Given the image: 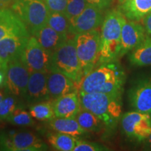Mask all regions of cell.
<instances>
[{
	"mask_svg": "<svg viewBox=\"0 0 151 151\" xmlns=\"http://www.w3.org/2000/svg\"><path fill=\"white\" fill-rule=\"evenodd\" d=\"M49 125L58 132L67 134L75 137L83 136L87 131L81 127L76 118H54L50 120Z\"/></svg>",
	"mask_w": 151,
	"mask_h": 151,
	"instance_id": "7402d4cb",
	"label": "cell"
},
{
	"mask_svg": "<svg viewBox=\"0 0 151 151\" xmlns=\"http://www.w3.org/2000/svg\"><path fill=\"white\" fill-rule=\"evenodd\" d=\"M6 120L14 125L22 127H29L35 124V120L29 112L24 111L20 106L11 113Z\"/></svg>",
	"mask_w": 151,
	"mask_h": 151,
	"instance_id": "4316f807",
	"label": "cell"
},
{
	"mask_svg": "<svg viewBox=\"0 0 151 151\" xmlns=\"http://www.w3.org/2000/svg\"><path fill=\"white\" fill-rule=\"evenodd\" d=\"M50 11L65 13L68 0H43Z\"/></svg>",
	"mask_w": 151,
	"mask_h": 151,
	"instance_id": "4dcf8cb0",
	"label": "cell"
},
{
	"mask_svg": "<svg viewBox=\"0 0 151 151\" xmlns=\"http://www.w3.org/2000/svg\"><path fill=\"white\" fill-rule=\"evenodd\" d=\"M52 52L43 48L35 36H30L21 55V60L29 73L48 72L51 67Z\"/></svg>",
	"mask_w": 151,
	"mask_h": 151,
	"instance_id": "52a82bcc",
	"label": "cell"
},
{
	"mask_svg": "<svg viewBox=\"0 0 151 151\" xmlns=\"http://www.w3.org/2000/svg\"><path fill=\"white\" fill-rule=\"evenodd\" d=\"M47 86L50 99L78 90L76 84L70 78L60 71L50 70L47 76Z\"/></svg>",
	"mask_w": 151,
	"mask_h": 151,
	"instance_id": "e0dca14e",
	"label": "cell"
},
{
	"mask_svg": "<svg viewBox=\"0 0 151 151\" xmlns=\"http://www.w3.org/2000/svg\"><path fill=\"white\" fill-rule=\"evenodd\" d=\"M4 81V75L3 72H0V86L3 83Z\"/></svg>",
	"mask_w": 151,
	"mask_h": 151,
	"instance_id": "d590c367",
	"label": "cell"
},
{
	"mask_svg": "<svg viewBox=\"0 0 151 151\" xmlns=\"http://www.w3.org/2000/svg\"><path fill=\"white\" fill-rule=\"evenodd\" d=\"M86 1L90 4L95 6L104 11L111 6L113 0H86Z\"/></svg>",
	"mask_w": 151,
	"mask_h": 151,
	"instance_id": "1f68e13d",
	"label": "cell"
},
{
	"mask_svg": "<svg viewBox=\"0 0 151 151\" xmlns=\"http://www.w3.org/2000/svg\"><path fill=\"white\" fill-rule=\"evenodd\" d=\"M29 38L9 35L0 40V64L2 72L5 71L9 62L21 58Z\"/></svg>",
	"mask_w": 151,
	"mask_h": 151,
	"instance_id": "5bb4252c",
	"label": "cell"
},
{
	"mask_svg": "<svg viewBox=\"0 0 151 151\" xmlns=\"http://www.w3.org/2000/svg\"><path fill=\"white\" fill-rule=\"evenodd\" d=\"M15 0H0V8H6L14 3Z\"/></svg>",
	"mask_w": 151,
	"mask_h": 151,
	"instance_id": "836d02e7",
	"label": "cell"
},
{
	"mask_svg": "<svg viewBox=\"0 0 151 151\" xmlns=\"http://www.w3.org/2000/svg\"><path fill=\"white\" fill-rule=\"evenodd\" d=\"M146 36V30L142 24L138 21L127 19L122 28L119 58L131 52L144 40Z\"/></svg>",
	"mask_w": 151,
	"mask_h": 151,
	"instance_id": "7c38bea8",
	"label": "cell"
},
{
	"mask_svg": "<svg viewBox=\"0 0 151 151\" xmlns=\"http://www.w3.org/2000/svg\"><path fill=\"white\" fill-rule=\"evenodd\" d=\"M128 59L130 64L135 67L151 65V36L147 35L140 44L129 52Z\"/></svg>",
	"mask_w": 151,
	"mask_h": 151,
	"instance_id": "44dd1931",
	"label": "cell"
},
{
	"mask_svg": "<svg viewBox=\"0 0 151 151\" xmlns=\"http://www.w3.org/2000/svg\"><path fill=\"white\" fill-rule=\"evenodd\" d=\"M125 1L126 0H119V2H120V4H122L124 3Z\"/></svg>",
	"mask_w": 151,
	"mask_h": 151,
	"instance_id": "74e56055",
	"label": "cell"
},
{
	"mask_svg": "<svg viewBox=\"0 0 151 151\" xmlns=\"http://www.w3.org/2000/svg\"><path fill=\"white\" fill-rule=\"evenodd\" d=\"M6 97L5 96V94L4 93V92L1 91V90H0V102H1V101H2L4 98Z\"/></svg>",
	"mask_w": 151,
	"mask_h": 151,
	"instance_id": "8d00e7d4",
	"label": "cell"
},
{
	"mask_svg": "<svg viewBox=\"0 0 151 151\" xmlns=\"http://www.w3.org/2000/svg\"><path fill=\"white\" fill-rule=\"evenodd\" d=\"M141 21V24H143V27L146 30L147 35L151 36V13L144 17Z\"/></svg>",
	"mask_w": 151,
	"mask_h": 151,
	"instance_id": "d6a6232c",
	"label": "cell"
},
{
	"mask_svg": "<svg viewBox=\"0 0 151 151\" xmlns=\"http://www.w3.org/2000/svg\"><path fill=\"white\" fill-rule=\"evenodd\" d=\"M122 131L127 137L138 141H145L151 133V118L148 113L134 111L121 117Z\"/></svg>",
	"mask_w": 151,
	"mask_h": 151,
	"instance_id": "30bf717a",
	"label": "cell"
},
{
	"mask_svg": "<svg viewBox=\"0 0 151 151\" xmlns=\"http://www.w3.org/2000/svg\"><path fill=\"white\" fill-rule=\"evenodd\" d=\"M50 145L55 150L60 151H72L74 149L78 139L67 134L58 132L48 135Z\"/></svg>",
	"mask_w": 151,
	"mask_h": 151,
	"instance_id": "cb8c5ba5",
	"label": "cell"
},
{
	"mask_svg": "<svg viewBox=\"0 0 151 151\" xmlns=\"http://www.w3.org/2000/svg\"><path fill=\"white\" fill-rule=\"evenodd\" d=\"M33 36L37 38L43 48L52 53L68 39L67 35L57 32L48 24H46L39 29Z\"/></svg>",
	"mask_w": 151,
	"mask_h": 151,
	"instance_id": "d6986e66",
	"label": "cell"
},
{
	"mask_svg": "<svg viewBox=\"0 0 151 151\" xmlns=\"http://www.w3.org/2000/svg\"><path fill=\"white\" fill-rule=\"evenodd\" d=\"M88 4L86 0H68L65 14L70 20L79 16Z\"/></svg>",
	"mask_w": 151,
	"mask_h": 151,
	"instance_id": "f1b7e54d",
	"label": "cell"
},
{
	"mask_svg": "<svg viewBox=\"0 0 151 151\" xmlns=\"http://www.w3.org/2000/svg\"><path fill=\"white\" fill-rule=\"evenodd\" d=\"M109 150L108 148L99 143L78 139L73 151H102Z\"/></svg>",
	"mask_w": 151,
	"mask_h": 151,
	"instance_id": "f546056e",
	"label": "cell"
},
{
	"mask_svg": "<svg viewBox=\"0 0 151 151\" xmlns=\"http://www.w3.org/2000/svg\"><path fill=\"white\" fill-rule=\"evenodd\" d=\"M0 69H1V64H0Z\"/></svg>",
	"mask_w": 151,
	"mask_h": 151,
	"instance_id": "f35d334b",
	"label": "cell"
},
{
	"mask_svg": "<svg viewBox=\"0 0 151 151\" xmlns=\"http://www.w3.org/2000/svg\"><path fill=\"white\" fill-rule=\"evenodd\" d=\"M48 72L33 71L30 73L25 99L30 104H33L50 99L47 86Z\"/></svg>",
	"mask_w": 151,
	"mask_h": 151,
	"instance_id": "2e32d148",
	"label": "cell"
},
{
	"mask_svg": "<svg viewBox=\"0 0 151 151\" xmlns=\"http://www.w3.org/2000/svg\"><path fill=\"white\" fill-rule=\"evenodd\" d=\"M3 73L4 86L8 93L14 96L25 97L30 73L21 58L9 62Z\"/></svg>",
	"mask_w": 151,
	"mask_h": 151,
	"instance_id": "ba28073f",
	"label": "cell"
},
{
	"mask_svg": "<svg viewBox=\"0 0 151 151\" xmlns=\"http://www.w3.org/2000/svg\"><path fill=\"white\" fill-rule=\"evenodd\" d=\"M120 9L127 20L139 22L151 13V0H126Z\"/></svg>",
	"mask_w": 151,
	"mask_h": 151,
	"instance_id": "ffe728a7",
	"label": "cell"
},
{
	"mask_svg": "<svg viewBox=\"0 0 151 151\" xmlns=\"http://www.w3.org/2000/svg\"><path fill=\"white\" fill-rule=\"evenodd\" d=\"M9 35L30 37V34L20 18L11 9L0 8V40Z\"/></svg>",
	"mask_w": 151,
	"mask_h": 151,
	"instance_id": "9a60e30c",
	"label": "cell"
},
{
	"mask_svg": "<svg viewBox=\"0 0 151 151\" xmlns=\"http://www.w3.org/2000/svg\"><path fill=\"white\" fill-rule=\"evenodd\" d=\"M83 77L98 65L100 55V32L97 29L78 33L73 37Z\"/></svg>",
	"mask_w": 151,
	"mask_h": 151,
	"instance_id": "8992f818",
	"label": "cell"
},
{
	"mask_svg": "<svg viewBox=\"0 0 151 151\" xmlns=\"http://www.w3.org/2000/svg\"><path fill=\"white\" fill-rule=\"evenodd\" d=\"M150 118H151V112L150 113Z\"/></svg>",
	"mask_w": 151,
	"mask_h": 151,
	"instance_id": "ab89813d",
	"label": "cell"
},
{
	"mask_svg": "<svg viewBox=\"0 0 151 151\" xmlns=\"http://www.w3.org/2000/svg\"><path fill=\"white\" fill-rule=\"evenodd\" d=\"M50 70L60 71L78 86L83 78L73 39H67L52 53Z\"/></svg>",
	"mask_w": 151,
	"mask_h": 151,
	"instance_id": "277c9868",
	"label": "cell"
},
{
	"mask_svg": "<svg viewBox=\"0 0 151 151\" xmlns=\"http://www.w3.org/2000/svg\"><path fill=\"white\" fill-rule=\"evenodd\" d=\"M47 24L61 35H67L69 29V20L65 13L50 11Z\"/></svg>",
	"mask_w": 151,
	"mask_h": 151,
	"instance_id": "484cf974",
	"label": "cell"
},
{
	"mask_svg": "<svg viewBox=\"0 0 151 151\" xmlns=\"http://www.w3.org/2000/svg\"><path fill=\"white\" fill-rule=\"evenodd\" d=\"M0 148L4 150L41 151L48 146L32 132H20L0 136Z\"/></svg>",
	"mask_w": 151,
	"mask_h": 151,
	"instance_id": "9c48e42d",
	"label": "cell"
},
{
	"mask_svg": "<svg viewBox=\"0 0 151 151\" xmlns=\"http://www.w3.org/2000/svg\"><path fill=\"white\" fill-rule=\"evenodd\" d=\"M104 19L103 10L89 4L79 16L69 20V33L75 35L97 29Z\"/></svg>",
	"mask_w": 151,
	"mask_h": 151,
	"instance_id": "8fae6325",
	"label": "cell"
},
{
	"mask_svg": "<svg viewBox=\"0 0 151 151\" xmlns=\"http://www.w3.org/2000/svg\"><path fill=\"white\" fill-rule=\"evenodd\" d=\"M81 108L96 115L109 129L116 127L122 114V94L78 91Z\"/></svg>",
	"mask_w": 151,
	"mask_h": 151,
	"instance_id": "7a4b0ae2",
	"label": "cell"
},
{
	"mask_svg": "<svg viewBox=\"0 0 151 151\" xmlns=\"http://www.w3.org/2000/svg\"><path fill=\"white\" fill-rule=\"evenodd\" d=\"M11 9L22 20L31 36L47 24L50 11L43 0H15Z\"/></svg>",
	"mask_w": 151,
	"mask_h": 151,
	"instance_id": "5b68a950",
	"label": "cell"
},
{
	"mask_svg": "<svg viewBox=\"0 0 151 151\" xmlns=\"http://www.w3.org/2000/svg\"><path fill=\"white\" fill-rule=\"evenodd\" d=\"M52 106L56 118H75L81 109L78 90L52 99Z\"/></svg>",
	"mask_w": 151,
	"mask_h": 151,
	"instance_id": "ac0fdd59",
	"label": "cell"
},
{
	"mask_svg": "<svg viewBox=\"0 0 151 151\" xmlns=\"http://www.w3.org/2000/svg\"><path fill=\"white\" fill-rule=\"evenodd\" d=\"M75 118L81 127L87 132L99 133L106 127L102 120L96 115L83 108H81Z\"/></svg>",
	"mask_w": 151,
	"mask_h": 151,
	"instance_id": "603a6c76",
	"label": "cell"
},
{
	"mask_svg": "<svg viewBox=\"0 0 151 151\" xmlns=\"http://www.w3.org/2000/svg\"><path fill=\"white\" fill-rule=\"evenodd\" d=\"M145 141H146V143H145L144 149L145 150H151V133Z\"/></svg>",
	"mask_w": 151,
	"mask_h": 151,
	"instance_id": "e575fe53",
	"label": "cell"
},
{
	"mask_svg": "<svg viewBox=\"0 0 151 151\" xmlns=\"http://www.w3.org/2000/svg\"><path fill=\"white\" fill-rule=\"evenodd\" d=\"M125 78L124 71L118 60L103 62L82 78L78 91L122 94Z\"/></svg>",
	"mask_w": 151,
	"mask_h": 151,
	"instance_id": "6da1fadb",
	"label": "cell"
},
{
	"mask_svg": "<svg viewBox=\"0 0 151 151\" xmlns=\"http://www.w3.org/2000/svg\"><path fill=\"white\" fill-rule=\"evenodd\" d=\"M29 109V112L32 118L40 121H50L55 118L52 99L33 104L30 106Z\"/></svg>",
	"mask_w": 151,
	"mask_h": 151,
	"instance_id": "d4e9b609",
	"label": "cell"
},
{
	"mask_svg": "<svg viewBox=\"0 0 151 151\" xmlns=\"http://www.w3.org/2000/svg\"><path fill=\"white\" fill-rule=\"evenodd\" d=\"M20 106L18 99L14 95L6 96L0 102V120H6L8 117Z\"/></svg>",
	"mask_w": 151,
	"mask_h": 151,
	"instance_id": "83f0119b",
	"label": "cell"
},
{
	"mask_svg": "<svg viewBox=\"0 0 151 151\" xmlns=\"http://www.w3.org/2000/svg\"><path fill=\"white\" fill-rule=\"evenodd\" d=\"M129 100L132 109L138 112H151V77L139 81L129 91Z\"/></svg>",
	"mask_w": 151,
	"mask_h": 151,
	"instance_id": "4fadbf2b",
	"label": "cell"
},
{
	"mask_svg": "<svg viewBox=\"0 0 151 151\" xmlns=\"http://www.w3.org/2000/svg\"><path fill=\"white\" fill-rule=\"evenodd\" d=\"M127 18L120 10L113 9L105 15L100 32V55L98 65L118 60L120 51L121 32Z\"/></svg>",
	"mask_w": 151,
	"mask_h": 151,
	"instance_id": "3957f363",
	"label": "cell"
}]
</instances>
